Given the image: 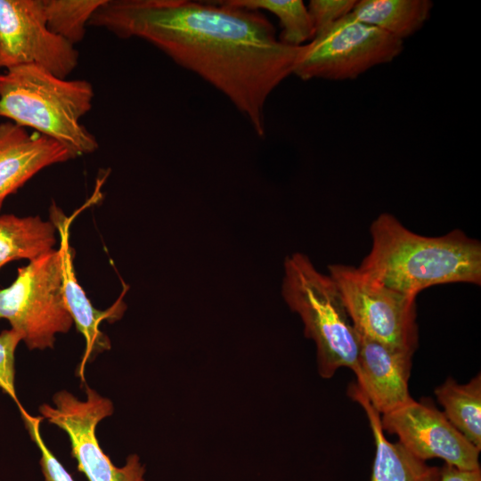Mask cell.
Listing matches in <instances>:
<instances>
[{
  "label": "cell",
  "instance_id": "obj_1",
  "mask_svg": "<svg viewBox=\"0 0 481 481\" xmlns=\"http://www.w3.org/2000/svg\"><path fill=\"white\" fill-rule=\"evenodd\" d=\"M88 25L151 44L224 94L259 137L269 95L306 48L282 43L261 12L224 0H105Z\"/></svg>",
  "mask_w": 481,
  "mask_h": 481
},
{
  "label": "cell",
  "instance_id": "obj_2",
  "mask_svg": "<svg viewBox=\"0 0 481 481\" xmlns=\"http://www.w3.org/2000/svg\"><path fill=\"white\" fill-rule=\"evenodd\" d=\"M371 248L358 268L379 283L417 297L439 284L481 283V244L455 229L429 237L382 213L370 226Z\"/></svg>",
  "mask_w": 481,
  "mask_h": 481
},
{
  "label": "cell",
  "instance_id": "obj_3",
  "mask_svg": "<svg viewBox=\"0 0 481 481\" xmlns=\"http://www.w3.org/2000/svg\"><path fill=\"white\" fill-rule=\"evenodd\" d=\"M94 96L89 81L61 78L35 64L0 74V117L59 142L76 158L99 147L80 122L91 110Z\"/></svg>",
  "mask_w": 481,
  "mask_h": 481
},
{
  "label": "cell",
  "instance_id": "obj_4",
  "mask_svg": "<svg viewBox=\"0 0 481 481\" xmlns=\"http://www.w3.org/2000/svg\"><path fill=\"white\" fill-rule=\"evenodd\" d=\"M281 294L314 341L318 372L330 379L341 367L358 372L359 337L340 291L330 276L319 272L307 256L294 253L284 260Z\"/></svg>",
  "mask_w": 481,
  "mask_h": 481
},
{
  "label": "cell",
  "instance_id": "obj_5",
  "mask_svg": "<svg viewBox=\"0 0 481 481\" xmlns=\"http://www.w3.org/2000/svg\"><path fill=\"white\" fill-rule=\"evenodd\" d=\"M1 319L10 322L30 350L53 348L56 334L70 330L60 248L19 267L13 282L0 289Z\"/></svg>",
  "mask_w": 481,
  "mask_h": 481
},
{
  "label": "cell",
  "instance_id": "obj_6",
  "mask_svg": "<svg viewBox=\"0 0 481 481\" xmlns=\"http://www.w3.org/2000/svg\"><path fill=\"white\" fill-rule=\"evenodd\" d=\"M328 270L358 333L414 354L419 339L415 297L389 289L353 265H330Z\"/></svg>",
  "mask_w": 481,
  "mask_h": 481
},
{
  "label": "cell",
  "instance_id": "obj_7",
  "mask_svg": "<svg viewBox=\"0 0 481 481\" xmlns=\"http://www.w3.org/2000/svg\"><path fill=\"white\" fill-rule=\"evenodd\" d=\"M403 49L402 40L351 12L306 44L293 74L302 80L355 79L377 65L392 61Z\"/></svg>",
  "mask_w": 481,
  "mask_h": 481
},
{
  "label": "cell",
  "instance_id": "obj_8",
  "mask_svg": "<svg viewBox=\"0 0 481 481\" xmlns=\"http://www.w3.org/2000/svg\"><path fill=\"white\" fill-rule=\"evenodd\" d=\"M86 394V399L80 401L68 391H59L53 398L54 406L44 404L39 412L66 432L78 471L88 481H144L145 468L138 455H129L118 468L103 452L95 430L101 420L112 414L113 404L89 387Z\"/></svg>",
  "mask_w": 481,
  "mask_h": 481
},
{
  "label": "cell",
  "instance_id": "obj_9",
  "mask_svg": "<svg viewBox=\"0 0 481 481\" xmlns=\"http://www.w3.org/2000/svg\"><path fill=\"white\" fill-rule=\"evenodd\" d=\"M78 57L75 45L49 30L41 0H0V69L35 64L66 78Z\"/></svg>",
  "mask_w": 481,
  "mask_h": 481
},
{
  "label": "cell",
  "instance_id": "obj_10",
  "mask_svg": "<svg viewBox=\"0 0 481 481\" xmlns=\"http://www.w3.org/2000/svg\"><path fill=\"white\" fill-rule=\"evenodd\" d=\"M383 430L395 434L399 443L417 458H439L460 469H480L479 450L428 400H412L380 417Z\"/></svg>",
  "mask_w": 481,
  "mask_h": 481
},
{
  "label": "cell",
  "instance_id": "obj_11",
  "mask_svg": "<svg viewBox=\"0 0 481 481\" xmlns=\"http://www.w3.org/2000/svg\"><path fill=\"white\" fill-rule=\"evenodd\" d=\"M358 337L356 384L371 406L384 415L413 400L408 387L413 355L388 347L360 333Z\"/></svg>",
  "mask_w": 481,
  "mask_h": 481
},
{
  "label": "cell",
  "instance_id": "obj_12",
  "mask_svg": "<svg viewBox=\"0 0 481 481\" xmlns=\"http://www.w3.org/2000/svg\"><path fill=\"white\" fill-rule=\"evenodd\" d=\"M76 156L63 144L12 121L0 123V210L4 200L37 173Z\"/></svg>",
  "mask_w": 481,
  "mask_h": 481
},
{
  "label": "cell",
  "instance_id": "obj_13",
  "mask_svg": "<svg viewBox=\"0 0 481 481\" xmlns=\"http://www.w3.org/2000/svg\"><path fill=\"white\" fill-rule=\"evenodd\" d=\"M51 222L61 235L62 253L63 297L67 309L77 330L86 340V351L82 361L84 364L90 357L110 348L109 338L100 330L99 325L104 319H118L125 306L118 303L111 308L100 311L94 308L77 281L73 266V250L69 241L68 218L61 210L53 203L50 208Z\"/></svg>",
  "mask_w": 481,
  "mask_h": 481
},
{
  "label": "cell",
  "instance_id": "obj_14",
  "mask_svg": "<svg viewBox=\"0 0 481 481\" xmlns=\"http://www.w3.org/2000/svg\"><path fill=\"white\" fill-rule=\"evenodd\" d=\"M348 395L365 411L375 441V458L371 481H439L440 468L430 466L399 442L391 443L384 435L380 414L371 406L357 384Z\"/></svg>",
  "mask_w": 481,
  "mask_h": 481
},
{
  "label": "cell",
  "instance_id": "obj_15",
  "mask_svg": "<svg viewBox=\"0 0 481 481\" xmlns=\"http://www.w3.org/2000/svg\"><path fill=\"white\" fill-rule=\"evenodd\" d=\"M429 0H361L352 13L359 20L404 41L427 22L433 8Z\"/></svg>",
  "mask_w": 481,
  "mask_h": 481
},
{
  "label": "cell",
  "instance_id": "obj_16",
  "mask_svg": "<svg viewBox=\"0 0 481 481\" xmlns=\"http://www.w3.org/2000/svg\"><path fill=\"white\" fill-rule=\"evenodd\" d=\"M56 227L40 216H0V269L19 259L29 261L53 249Z\"/></svg>",
  "mask_w": 481,
  "mask_h": 481
},
{
  "label": "cell",
  "instance_id": "obj_17",
  "mask_svg": "<svg viewBox=\"0 0 481 481\" xmlns=\"http://www.w3.org/2000/svg\"><path fill=\"white\" fill-rule=\"evenodd\" d=\"M444 414L474 446L481 450V376L466 384L448 377L435 389Z\"/></svg>",
  "mask_w": 481,
  "mask_h": 481
},
{
  "label": "cell",
  "instance_id": "obj_18",
  "mask_svg": "<svg viewBox=\"0 0 481 481\" xmlns=\"http://www.w3.org/2000/svg\"><path fill=\"white\" fill-rule=\"evenodd\" d=\"M226 4L253 11H268L281 28L279 39L289 45H304L314 37V28L307 7L301 0H224Z\"/></svg>",
  "mask_w": 481,
  "mask_h": 481
},
{
  "label": "cell",
  "instance_id": "obj_19",
  "mask_svg": "<svg viewBox=\"0 0 481 481\" xmlns=\"http://www.w3.org/2000/svg\"><path fill=\"white\" fill-rule=\"evenodd\" d=\"M104 2L41 0V4L49 30L75 45L84 39L90 19Z\"/></svg>",
  "mask_w": 481,
  "mask_h": 481
},
{
  "label": "cell",
  "instance_id": "obj_20",
  "mask_svg": "<svg viewBox=\"0 0 481 481\" xmlns=\"http://www.w3.org/2000/svg\"><path fill=\"white\" fill-rule=\"evenodd\" d=\"M19 409L28 432L40 452L39 463L45 481H74L42 438L40 424L44 418L30 415L21 405Z\"/></svg>",
  "mask_w": 481,
  "mask_h": 481
},
{
  "label": "cell",
  "instance_id": "obj_21",
  "mask_svg": "<svg viewBox=\"0 0 481 481\" xmlns=\"http://www.w3.org/2000/svg\"><path fill=\"white\" fill-rule=\"evenodd\" d=\"M21 341L20 336L12 329L0 333V389L10 395L19 405L14 387L15 350Z\"/></svg>",
  "mask_w": 481,
  "mask_h": 481
},
{
  "label": "cell",
  "instance_id": "obj_22",
  "mask_svg": "<svg viewBox=\"0 0 481 481\" xmlns=\"http://www.w3.org/2000/svg\"><path fill=\"white\" fill-rule=\"evenodd\" d=\"M355 0H311L307 6L314 37L352 12Z\"/></svg>",
  "mask_w": 481,
  "mask_h": 481
},
{
  "label": "cell",
  "instance_id": "obj_23",
  "mask_svg": "<svg viewBox=\"0 0 481 481\" xmlns=\"http://www.w3.org/2000/svg\"><path fill=\"white\" fill-rule=\"evenodd\" d=\"M439 481H481V469H460L444 463L440 468Z\"/></svg>",
  "mask_w": 481,
  "mask_h": 481
}]
</instances>
